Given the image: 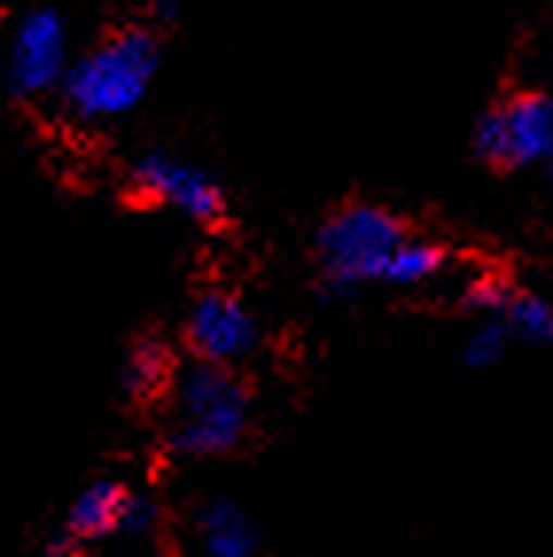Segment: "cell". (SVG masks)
Wrapping results in <instances>:
<instances>
[{
    "instance_id": "6da1fadb",
    "label": "cell",
    "mask_w": 553,
    "mask_h": 557,
    "mask_svg": "<svg viewBox=\"0 0 553 557\" xmlns=\"http://www.w3.org/2000/svg\"><path fill=\"white\" fill-rule=\"evenodd\" d=\"M164 66V39L152 24H121L83 55H74L56 102L78 129H106L140 110Z\"/></svg>"
},
{
    "instance_id": "7a4b0ae2",
    "label": "cell",
    "mask_w": 553,
    "mask_h": 557,
    "mask_svg": "<svg viewBox=\"0 0 553 557\" xmlns=\"http://www.w3.org/2000/svg\"><path fill=\"white\" fill-rule=\"evenodd\" d=\"M164 448L180 460H214L231 456L249 433V386L226 367L184 362L168 394Z\"/></svg>"
},
{
    "instance_id": "3957f363",
    "label": "cell",
    "mask_w": 553,
    "mask_h": 557,
    "mask_svg": "<svg viewBox=\"0 0 553 557\" xmlns=\"http://www.w3.org/2000/svg\"><path fill=\"white\" fill-rule=\"evenodd\" d=\"M409 234L406 219L379 203H347L328 214L316 231V297L340 305L382 285L390 258Z\"/></svg>"
},
{
    "instance_id": "277c9868",
    "label": "cell",
    "mask_w": 553,
    "mask_h": 557,
    "mask_svg": "<svg viewBox=\"0 0 553 557\" xmlns=\"http://www.w3.org/2000/svg\"><path fill=\"white\" fill-rule=\"evenodd\" d=\"M71 28L51 4H32L12 20L0 55V86L12 102H44L56 98L71 66Z\"/></svg>"
},
{
    "instance_id": "5b68a950",
    "label": "cell",
    "mask_w": 553,
    "mask_h": 557,
    "mask_svg": "<svg viewBox=\"0 0 553 557\" xmlns=\"http://www.w3.org/2000/svg\"><path fill=\"white\" fill-rule=\"evenodd\" d=\"M125 187L133 199L148 207H168V211L184 214L195 226H222L231 214V199L226 187L207 172L204 164L180 157V152L164 149H145L130 160L125 168Z\"/></svg>"
},
{
    "instance_id": "8992f818",
    "label": "cell",
    "mask_w": 553,
    "mask_h": 557,
    "mask_svg": "<svg viewBox=\"0 0 553 557\" xmlns=\"http://www.w3.org/2000/svg\"><path fill=\"white\" fill-rule=\"evenodd\" d=\"M471 149L488 168H503V172L542 168L553 152V98L523 90L511 94L507 102L491 106L476 121Z\"/></svg>"
},
{
    "instance_id": "52a82bcc",
    "label": "cell",
    "mask_w": 553,
    "mask_h": 557,
    "mask_svg": "<svg viewBox=\"0 0 553 557\" xmlns=\"http://www.w3.org/2000/svg\"><path fill=\"white\" fill-rule=\"evenodd\" d=\"M261 344V324L254 308L234 293V288H204L192 300L184 320V347L192 351V362L207 367H226L234 371L246 362Z\"/></svg>"
},
{
    "instance_id": "ba28073f",
    "label": "cell",
    "mask_w": 553,
    "mask_h": 557,
    "mask_svg": "<svg viewBox=\"0 0 553 557\" xmlns=\"http://www.w3.org/2000/svg\"><path fill=\"white\" fill-rule=\"evenodd\" d=\"M192 539L199 557H258L261 527L254 515L234 499H199L192 507Z\"/></svg>"
},
{
    "instance_id": "9c48e42d",
    "label": "cell",
    "mask_w": 553,
    "mask_h": 557,
    "mask_svg": "<svg viewBox=\"0 0 553 557\" xmlns=\"http://www.w3.org/2000/svg\"><path fill=\"white\" fill-rule=\"evenodd\" d=\"M175 374H180V359H175L172 344H164L160 335H140L121 362V398L133 409L160 406L172 394Z\"/></svg>"
},
{
    "instance_id": "30bf717a",
    "label": "cell",
    "mask_w": 553,
    "mask_h": 557,
    "mask_svg": "<svg viewBox=\"0 0 553 557\" xmlns=\"http://www.w3.org/2000/svg\"><path fill=\"white\" fill-rule=\"evenodd\" d=\"M125 495H130V487H125L121 480L86 483L83 492L71 499V507H66L63 534L78 549L113 539V534H118V522H121V507H125Z\"/></svg>"
},
{
    "instance_id": "8fae6325",
    "label": "cell",
    "mask_w": 553,
    "mask_h": 557,
    "mask_svg": "<svg viewBox=\"0 0 553 557\" xmlns=\"http://www.w3.org/2000/svg\"><path fill=\"white\" fill-rule=\"evenodd\" d=\"M444 265H448V250H444L441 242L409 234V238L394 250V258H390L382 285L386 288H421L433 277H441Z\"/></svg>"
},
{
    "instance_id": "7c38bea8",
    "label": "cell",
    "mask_w": 553,
    "mask_h": 557,
    "mask_svg": "<svg viewBox=\"0 0 553 557\" xmlns=\"http://www.w3.org/2000/svg\"><path fill=\"white\" fill-rule=\"evenodd\" d=\"M503 327L511 339L526 347H553V297L545 293H530V288H515V297L503 308Z\"/></svg>"
},
{
    "instance_id": "4fadbf2b",
    "label": "cell",
    "mask_w": 553,
    "mask_h": 557,
    "mask_svg": "<svg viewBox=\"0 0 553 557\" xmlns=\"http://www.w3.org/2000/svg\"><path fill=\"white\" fill-rule=\"evenodd\" d=\"M515 288L503 273L488 270V273H476V277L464 285V308H468L476 320H499L503 317V308L507 300L515 297Z\"/></svg>"
},
{
    "instance_id": "5bb4252c",
    "label": "cell",
    "mask_w": 553,
    "mask_h": 557,
    "mask_svg": "<svg viewBox=\"0 0 553 557\" xmlns=\"http://www.w3.org/2000/svg\"><path fill=\"white\" fill-rule=\"evenodd\" d=\"M507 347H511V335L503 327V320H476V327L464 335L460 359L471 371H488V367H495L507 355Z\"/></svg>"
},
{
    "instance_id": "9a60e30c",
    "label": "cell",
    "mask_w": 553,
    "mask_h": 557,
    "mask_svg": "<svg viewBox=\"0 0 553 557\" xmlns=\"http://www.w3.org/2000/svg\"><path fill=\"white\" fill-rule=\"evenodd\" d=\"M157 522H160L157 499H152V495H145V492H133V487H130V495H125V507H121V522H118L121 539H130V542L148 539V534L157 530Z\"/></svg>"
},
{
    "instance_id": "2e32d148",
    "label": "cell",
    "mask_w": 553,
    "mask_h": 557,
    "mask_svg": "<svg viewBox=\"0 0 553 557\" xmlns=\"http://www.w3.org/2000/svg\"><path fill=\"white\" fill-rule=\"evenodd\" d=\"M148 24L152 28H168V24H175V16H180V0H152V9H148Z\"/></svg>"
},
{
    "instance_id": "e0dca14e",
    "label": "cell",
    "mask_w": 553,
    "mask_h": 557,
    "mask_svg": "<svg viewBox=\"0 0 553 557\" xmlns=\"http://www.w3.org/2000/svg\"><path fill=\"white\" fill-rule=\"evenodd\" d=\"M47 557H83V549L74 546V542L63 534V530H59L56 539H47Z\"/></svg>"
},
{
    "instance_id": "ac0fdd59",
    "label": "cell",
    "mask_w": 553,
    "mask_h": 557,
    "mask_svg": "<svg viewBox=\"0 0 553 557\" xmlns=\"http://www.w3.org/2000/svg\"><path fill=\"white\" fill-rule=\"evenodd\" d=\"M542 172H545V184H550V187H553V152H550V157H545Z\"/></svg>"
}]
</instances>
